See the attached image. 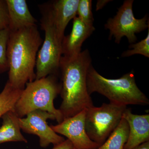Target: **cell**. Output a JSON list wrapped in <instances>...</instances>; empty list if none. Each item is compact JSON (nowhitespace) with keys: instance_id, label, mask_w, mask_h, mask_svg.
I'll list each match as a JSON object with an SVG mask.
<instances>
[{"instance_id":"cell-8","label":"cell","mask_w":149,"mask_h":149,"mask_svg":"<svg viewBox=\"0 0 149 149\" xmlns=\"http://www.w3.org/2000/svg\"><path fill=\"white\" fill-rule=\"evenodd\" d=\"M49 119L56 120L55 116L48 112L37 110L19 118V122L22 130L38 136L40 147L45 148L50 144L56 146L65 140L48 125Z\"/></svg>"},{"instance_id":"cell-13","label":"cell","mask_w":149,"mask_h":149,"mask_svg":"<svg viewBox=\"0 0 149 149\" xmlns=\"http://www.w3.org/2000/svg\"><path fill=\"white\" fill-rule=\"evenodd\" d=\"M10 32L36 25L37 20L30 13L25 0H6Z\"/></svg>"},{"instance_id":"cell-1","label":"cell","mask_w":149,"mask_h":149,"mask_svg":"<svg viewBox=\"0 0 149 149\" xmlns=\"http://www.w3.org/2000/svg\"><path fill=\"white\" fill-rule=\"evenodd\" d=\"M91 64L88 49L72 57L62 56L59 69L61 71L60 94L62 102L58 109L63 119L94 106L87 84V74Z\"/></svg>"},{"instance_id":"cell-14","label":"cell","mask_w":149,"mask_h":149,"mask_svg":"<svg viewBox=\"0 0 149 149\" xmlns=\"http://www.w3.org/2000/svg\"><path fill=\"white\" fill-rule=\"evenodd\" d=\"M1 118L2 123L0 127V144L7 142L28 143L22 134L19 118L13 110L6 112Z\"/></svg>"},{"instance_id":"cell-11","label":"cell","mask_w":149,"mask_h":149,"mask_svg":"<svg viewBox=\"0 0 149 149\" xmlns=\"http://www.w3.org/2000/svg\"><path fill=\"white\" fill-rule=\"evenodd\" d=\"M95 30L94 26L86 25L78 18L74 17L72 21V31L64 36L61 42L62 54L66 57L75 56L81 52L83 43Z\"/></svg>"},{"instance_id":"cell-5","label":"cell","mask_w":149,"mask_h":149,"mask_svg":"<svg viewBox=\"0 0 149 149\" xmlns=\"http://www.w3.org/2000/svg\"><path fill=\"white\" fill-rule=\"evenodd\" d=\"M41 11V26L45 31V38L37 54L35 80L50 74H56L59 69L60 62L62 56V42L56 33L50 6L44 7Z\"/></svg>"},{"instance_id":"cell-15","label":"cell","mask_w":149,"mask_h":149,"mask_svg":"<svg viewBox=\"0 0 149 149\" xmlns=\"http://www.w3.org/2000/svg\"><path fill=\"white\" fill-rule=\"evenodd\" d=\"M128 123L122 118L117 127L102 145L95 149H124L129 135Z\"/></svg>"},{"instance_id":"cell-3","label":"cell","mask_w":149,"mask_h":149,"mask_svg":"<svg viewBox=\"0 0 149 149\" xmlns=\"http://www.w3.org/2000/svg\"><path fill=\"white\" fill-rule=\"evenodd\" d=\"M87 84L90 95L93 93H98L111 103L125 106L149 104L148 99L136 85L133 71L120 78L109 79L100 74L91 64L87 74Z\"/></svg>"},{"instance_id":"cell-9","label":"cell","mask_w":149,"mask_h":149,"mask_svg":"<svg viewBox=\"0 0 149 149\" xmlns=\"http://www.w3.org/2000/svg\"><path fill=\"white\" fill-rule=\"evenodd\" d=\"M86 111L87 109L63 119L60 123L50 125L55 133L66 137L76 149H95L99 147L89 138L86 132Z\"/></svg>"},{"instance_id":"cell-22","label":"cell","mask_w":149,"mask_h":149,"mask_svg":"<svg viewBox=\"0 0 149 149\" xmlns=\"http://www.w3.org/2000/svg\"><path fill=\"white\" fill-rule=\"evenodd\" d=\"M111 1H107V0H100L98 1L96 5V10H99L103 8L108 3Z\"/></svg>"},{"instance_id":"cell-6","label":"cell","mask_w":149,"mask_h":149,"mask_svg":"<svg viewBox=\"0 0 149 149\" xmlns=\"http://www.w3.org/2000/svg\"><path fill=\"white\" fill-rule=\"evenodd\" d=\"M126 108L109 102L87 109L85 128L89 138L99 147L102 145L120 123Z\"/></svg>"},{"instance_id":"cell-23","label":"cell","mask_w":149,"mask_h":149,"mask_svg":"<svg viewBox=\"0 0 149 149\" xmlns=\"http://www.w3.org/2000/svg\"><path fill=\"white\" fill-rule=\"evenodd\" d=\"M132 149H149V141L141 144Z\"/></svg>"},{"instance_id":"cell-7","label":"cell","mask_w":149,"mask_h":149,"mask_svg":"<svg viewBox=\"0 0 149 149\" xmlns=\"http://www.w3.org/2000/svg\"><path fill=\"white\" fill-rule=\"evenodd\" d=\"M133 0H125L118 8L116 15L109 18L104 27L109 30V39L113 37L116 43L119 44L123 37H126L130 44L137 40L136 34L148 28L147 15L141 19H136L133 15Z\"/></svg>"},{"instance_id":"cell-18","label":"cell","mask_w":149,"mask_h":149,"mask_svg":"<svg viewBox=\"0 0 149 149\" xmlns=\"http://www.w3.org/2000/svg\"><path fill=\"white\" fill-rule=\"evenodd\" d=\"M77 17L88 26H93L94 19L92 12V0H79Z\"/></svg>"},{"instance_id":"cell-19","label":"cell","mask_w":149,"mask_h":149,"mask_svg":"<svg viewBox=\"0 0 149 149\" xmlns=\"http://www.w3.org/2000/svg\"><path fill=\"white\" fill-rule=\"evenodd\" d=\"M132 49L123 52L121 56L123 57H129L135 54H141L146 57H149V27L146 37L136 44H131L129 46Z\"/></svg>"},{"instance_id":"cell-12","label":"cell","mask_w":149,"mask_h":149,"mask_svg":"<svg viewBox=\"0 0 149 149\" xmlns=\"http://www.w3.org/2000/svg\"><path fill=\"white\" fill-rule=\"evenodd\" d=\"M79 1V0H58L49 5L56 33L61 42L69 22L77 17Z\"/></svg>"},{"instance_id":"cell-4","label":"cell","mask_w":149,"mask_h":149,"mask_svg":"<svg viewBox=\"0 0 149 149\" xmlns=\"http://www.w3.org/2000/svg\"><path fill=\"white\" fill-rule=\"evenodd\" d=\"M61 85L58 82L56 74L27 83L15 105L13 111L19 118L29 113L40 110L53 114L58 123L63 120L58 109L54 105L55 99L60 94Z\"/></svg>"},{"instance_id":"cell-16","label":"cell","mask_w":149,"mask_h":149,"mask_svg":"<svg viewBox=\"0 0 149 149\" xmlns=\"http://www.w3.org/2000/svg\"><path fill=\"white\" fill-rule=\"evenodd\" d=\"M22 90L16 89L7 82L0 93V118L9 111L13 110Z\"/></svg>"},{"instance_id":"cell-10","label":"cell","mask_w":149,"mask_h":149,"mask_svg":"<svg viewBox=\"0 0 149 149\" xmlns=\"http://www.w3.org/2000/svg\"><path fill=\"white\" fill-rule=\"evenodd\" d=\"M123 118L128 123L129 135L124 149H132L149 141V114H133L130 109L126 108Z\"/></svg>"},{"instance_id":"cell-17","label":"cell","mask_w":149,"mask_h":149,"mask_svg":"<svg viewBox=\"0 0 149 149\" xmlns=\"http://www.w3.org/2000/svg\"><path fill=\"white\" fill-rule=\"evenodd\" d=\"M10 34L9 28L0 31V73L8 70V43Z\"/></svg>"},{"instance_id":"cell-21","label":"cell","mask_w":149,"mask_h":149,"mask_svg":"<svg viewBox=\"0 0 149 149\" xmlns=\"http://www.w3.org/2000/svg\"><path fill=\"white\" fill-rule=\"evenodd\" d=\"M52 149H76L73 146L72 143L66 139L60 143L54 146Z\"/></svg>"},{"instance_id":"cell-20","label":"cell","mask_w":149,"mask_h":149,"mask_svg":"<svg viewBox=\"0 0 149 149\" xmlns=\"http://www.w3.org/2000/svg\"><path fill=\"white\" fill-rule=\"evenodd\" d=\"M9 19L6 0H0V31L9 28Z\"/></svg>"},{"instance_id":"cell-2","label":"cell","mask_w":149,"mask_h":149,"mask_svg":"<svg viewBox=\"0 0 149 149\" xmlns=\"http://www.w3.org/2000/svg\"><path fill=\"white\" fill-rule=\"evenodd\" d=\"M42 43L37 24L10 31L7 46L8 81L15 88L23 90L27 83L35 80L37 52Z\"/></svg>"}]
</instances>
